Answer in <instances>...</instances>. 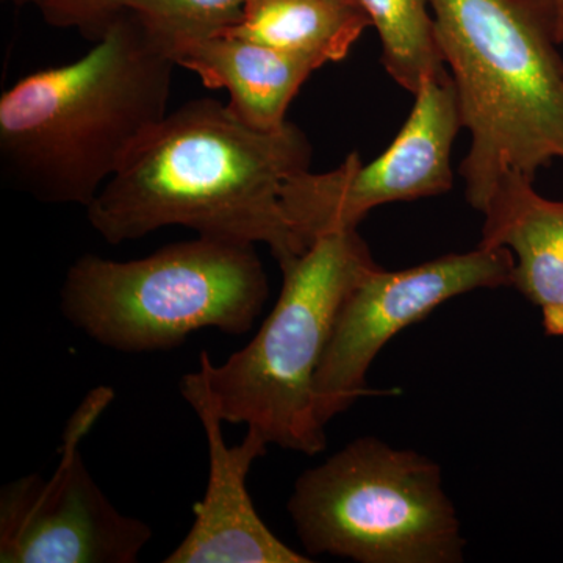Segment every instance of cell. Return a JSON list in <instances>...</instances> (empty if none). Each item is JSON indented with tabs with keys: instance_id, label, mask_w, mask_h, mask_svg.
I'll return each instance as SVG.
<instances>
[{
	"instance_id": "cell-15",
	"label": "cell",
	"mask_w": 563,
	"mask_h": 563,
	"mask_svg": "<svg viewBox=\"0 0 563 563\" xmlns=\"http://www.w3.org/2000/svg\"><path fill=\"white\" fill-rule=\"evenodd\" d=\"M246 0H107L109 22L120 11L136 14L169 44L218 35L242 20Z\"/></svg>"
},
{
	"instance_id": "cell-19",
	"label": "cell",
	"mask_w": 563,
	"mask_h": 563,
	"mask_svg": "<svg viewBox=\"0 0 563 563\" xmlns=\"http://www.w3.org/2000/svg\"><path fill=\"white\" fill-rule=\"evenodd\" d=\"M18 2H31V0H18Z\"/></svg>"
},
{
	"instance_id": "cell-16",
	"label": "cell",
	"mask_w": 563,
	"mask_h": 563,
	"mask_svg": "<svg viewBox=\"0 0 563 563\" xmlns=\"http://www.w3.org/2000/svg\"><path fill=\"white\" fill-rule=\"evenodd\" d=\"M43 11L44 18L57 27H77L85 35L98 40L106 31L107 0H31Z\"/></svg>"
},
{
	"instance_id": "cell-14",
	"label": "cell",
	"mask_w": 563,
	"mask_h": 563,
	"mask_svg": "<svg viewBox=\"0 0 563 563\" xmlns=\"http://www.w3.org/2000/svg\"><path fill=\"white\" fill-rule=\"evenodd\" d=\"M383 46V65L399 87L417 92L426 80L448 74L429 0H355Z\"/></svg>"
},
{
	"instance_id": "cell-9",
	"label": "cell",
	"mask_w": 563,
	"mask_h": 563,
	"mask_svg": "<svg viewBox=\"0 0 563 563\" xmlns=\"http://www.w3.org/2000/svg\"><path fill=\"white\" fill-rule=\"evenodd\" d=\"M514 255L479 246L462 254L385 272L374 268L344 299L314 379L322 426L365 396L366 374L385 344L437 307L465 292L512 285Z\"/></svg>"
},
{
	"instance_id": "cell-5",
	"label": "cell",
	"mask_w": 563,
	"mask_h": 563,
	"mask_svg": "<svg viewBox=\"0 0 563 563\" xmlns=\"http://www.w3.org/2000/svg\"><path fill=\"white\" fill-rule=\"evenodd\" d=\"M268 295L255 244L198 236L140 261L77 258L63 284L62 312L111 350L166 351L201 329L250 332Z\"/></svg>"
},
{
	"instance_id": "cell-8",
	"label": "cell",
	"mask_w": 563,
	"mask_h": 563,
	"mask_svg": "<svg viewBox=\"0 0 563 563\" xmlns=\"http://www.w3.org/2000/svg\"><path fill=\"white\" fill-rule=\"evenodd\" d=\"M114 393L99 387L85 398L63 435L60 463L0 492V562L135 563L152 537L139 518L121 514L92 479L80 443Z\"/></svg>"
},
{
	"instance_id": "cell-12",
	"label": "cell",
	"mask_w": 563,
	"mask_h": 563,
	"mask_svg": "<svg viewBox=\"0 0 563 563\" xmlns=\"http://www.w3.org/2000/svg\"><path fill=\"white\" fill-rule=\"evenodd\" d=\"M169 54L177 66L198 74L206 87L228 91L235 117L265 132L287 124L292 99L320 69L307 58L231 35L173 41Z\"/></svg>"
},
{
	"instance_id": "cell-4",
	"label": "cell",
	"mask_w": 563,
	"mask_h": 563,
	"mask_svg": "<svg viewBox=\"0 0 563 563\" xmlns=\"http://www.w3.org/2000/svg\"><path fill=\"white\" fill-rule=\"evenodd\" d=\"M377 268L357 231L321 236L280 265L273 312L246 347L222 365L202 352L199 372L185 374L180 393L222 422L246 424L268 444L317 455L325 426L314 412V379L344 299Z\"/></svg>"
},
{
	"instance_id": "cell-7",
	"label": "cell",
	"mask_w": 563,
	"mask_h": 563,
	"mask_svg": "<svg viewBox=\"0 0 563 563\" xmlns=\"http://www.w3.org/2000/svg\"><path fill=\"white\" fill-rule=\"evenodd\" d=\"M401 131L373 162L351 152L339 168L292 176L282 209L303 250L332 233L357 231L369 211L391 202L443 195L453 188L451 157L462 131L451 74L433 77L415 92Z\"/></svg>"
},
{
	"instance_id": "cell-13",
	"label": "cell",
	"mask_w": 563,
	"mask_h": 563,
	"mask_svg": "<svg viewBox=\"0 0 563 563\" xmlns=\"http://www.w3.org/2000/svg\"><path fill=\"white\" fill-rule=\"evenodd\" d=\"M369 25L361 7L342 0H246L242 20L218 35L254 41L322 68L346 58Z\"/></svg>"
},
{
	"instance_id": "cell-3",
	"label": "cell",
	"mask_w": 563,
	"mask_h": 563,
	"mask_svg": "<svg viewBox=\"0 0 563 563\" xmlns=\"http://www.w3.org/2000/svg\"><path fill=\"white\" fill-rule=\"evenodd\" d=\"M470 150L466 201L484 213L504 180L563 158V51L548 0H429Z\"/></svg>"
},
{
	"instance_id": "cell-18",
	"label": "cell",
	"mask_w": 563,
	"mask_h": 563,
	"mask_svg": "<svg viewBox=\"0 0 563 563\" xmlns=\"http://www.w3.org/2000/svg\"><path fill=\"white\" fill-rule=\"evenodd\" d=\"M342 2L352 3V5H358V3L355 2V0H342Z\"/></svg>"
},
{
	"instance_id": "cell-10",
	"label": "cell",
	"mask_w": 563,
	"mask_h": 563,
	"mask_svg": "<svg viewBox=\"0 0 563 563\" xmlns=\"http://www.w3.org/2000/svg\"><path fill=\"white\" fill-rule=\"evenodd\" d=\"M202 422L209 446V483L195 521L166 563H309V555L280 542L255 510L247 474L268 443L247 429L242 443L229 446L222 421L203 404L191 406Z\"/></svg>"
},
{
	"instance_id": "cell-17",
	"label": "cell",
	"mask_w": 563,
	"mask_h": 563,
	"mask_svg": "<svg viewBox=\"0 0 563 563\" xmlns=\"http://www.w3.org/2000/svg\"><path fill=\"white\" fill-rule=\"evenodd\" d=\"M548 7L553 20L555 38L563 51V0H548Z\"/></svg>"
},
{
	"instance_id": "cell-1",
	"label": "cell",
	"mask_w": 563,
	"mask_h": 563,
	"mask_svg": "<svg viewBox=\"0 0 563 563\" xmlns=\"http://www.w3.org/2000/svg\"><path fill=\"white\" fill-rule=\"evenodd\" d=\"M309 140L295 124L258 131L228 103L198 99L166 114L135 144L87 209L110 244L184 225L206 239L266 244L277 263L306 252L282 191L309 169Z\"/></svg>"
},
{
	"instance_id": "cell-2",
	"label": "cell",
	"mask_w": 563,
	"mask_h": 563,
	"mask_svg": "<svg viewBox=\"0 0 563 563\" xmlns=\"http://www.w3.org/2000/svg\"><path fill=\"white\" fill-rule=\"evenodd\" d=\"M176 66L168 41L120 11L79 60L33 73L3 92L7 179L41 202L88 209L168 114Z\"/></svg>"
},
{
	"instance_id": "cell-11",
	"label": "cell",
	"mask_w": 563,
	"mask_h": 563,
	"mask_svg": "<svg viewBox=\"0 0 563 563\" xmlns=\"http://www.w3.org/2000/svg\"><path fill=\"white\" fill-rule=\"evenodd\" d=\"M484 217L479 244L512 252V287L540 310L547 335L563 339V201L543 198L533 179L512 176Z\"/></svg>"
},
{
	"instance_id": "cell-6",
	"label": "cell",
	"mask_w": 563,
	"mask_h": 563,
	"mask_svg": "<svg viewBox=\"0 0 563 563\" xmlns=\"http://www.w3.org/2000/svg\"><path fill=\"white\" fill-rule=\"evenodd\" d=\"M310 555L358 563H461L466 540L442 468L377 437L306 470L288 501Z\"/></svg>"
}]
</instances>
